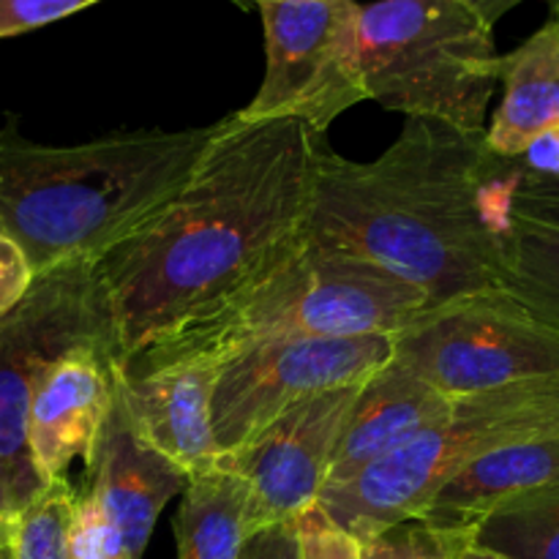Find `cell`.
<instances>
[{"label":"cell","mask_w":559,"mask_h":559,"mask_svg":"<svg viewBox=\"0 0 559 559\" xmlns=\"http://www.w3.org/2000/svg\"><path fill=\"white\" fill-rule=\"evenodd\" d=\"M300 559H360V540L338 527L320 506L295 519Z\"/></svg>","instance_id":"cell-24"},{"label":"cell","mask_w":559,"mask_h":559,"mask_svg":"<svg viewBox=\"0 0 559 559\" xmlns=\"http://www.w3.org/2000/svg\"><path fill=\"white\" fill-rule=\"evenodd\" d=\"M426 309L429 298L396 273L304 240L276 271L153 342L120 369L136 374L183 360L222 366L240 349L284 338L396 336Z\"/></svg>","instance_id":"cell-4"},{"label":"cell","mask_w":559,"mask_h":559,"mask_svg":"<svg viewBox=\"0 0 559 559\" xmlns=\"http://www.w3.org/2000/svg\"><path fill=\"white\" fill-rule=\"evenodd\" d=\"M358 391L360 382L314 393L216 459V469L246 486L243 538L317 506Z\"/></svg>","instance_id":"cell-11"},{"label":"cell","mask_w":559,"mask_h":559,"mask_svg":"<svg viewBox=\"0 0 559 559\" xmlns=\"http://www.w3.org/2000/svg\"><path fill=\"white\" fill-rule=\"evenodd\" d=\"M71 559H129L123 535L87 491H80L69 530Z\"/></svg>","instance_id":"cell-23"},{"label":"cell","mask_w":559,"mask_h":559,"mask_svg":"<svg viewBox=\"0 0 559 559\" xmlns=\"http://www.w3.org/2000/svg\"><path fill=\"white\" fill-rule=\"evenodd\" d=\"M462 559H506V557L495 555V551H489V549H480V546H473V549L464 551Z\"/></svg>","instance_id":"cell-30"},{"label":"cell","mask_w":559,"mask_h":559,"mask_svg":"<svg viewBox=\"0 0 559 559\" xmlns=\"http://www.w3.org/2000/svg\"><path fill=\"white\" fill-rule=\"evenodd\" d=\"M118 371V344H91L44 374L27 413V445L44 486L63 480L74 459L87 464L112 409Z\"/></svg>","instance_id":"cell-12"},{"label":"cell","mask_w":559,"mask_h":559,"mask_svg":"<svg viewBox=\"0 0 559 559\" xmlns=\"http://www.w3.org/2000/svg\"><path fill=\"white\" fill-rule=\"evenodd\" d=\"M238 3H273V0H238Z\"/></svg>","instance_id":"cell-34"},{"label":"cell","mask_w":559,"mask_h":559,"mask_svg":"<svg viewBox=\"0 0 559 559\" xmlns=\"http://www.w3.org/2000/svg\"><path fill=\"white\" fill-rule=\"evenodd\" d=\"M549 22L559 31V0H551V20Z\"/></svg>","instance_id":"cell-32"},{"label":"cell","mask_w":559,"mask_h":559,"mask_svg":"<svg viewBox=\"0 0 559 559\" xmlns=\"http://www.w3.org/2000/svg\"><path fill=\"white\" fill-rule=\"evenodd\" d=\"M451 404V399L391 358L360 382L358 399L331 459L322 489L349 484L371 464L402 451L420 431L445 418Z\"/></svg>","instance_id":"cell-15"},{"label":"cell","mask_w":559,"mask_h":559,"mask_svg":"<svg viewBox=\"0 0 559 559\" xmlns=\"http://www.w3.org/2000/svg\"><path fill=\"white\" fill-rule=\"evenodd\" d=\"M475 546V530H442L404 519L360 540V559H462Z\"/></svg>","instance_id":"cell-22"},{"label":"cell","mask_w":559,"mask_h":559,"mask_svg":"<svg viewBox=\"0 0 559 559\" xmlns=\"http://www.w3.org/2000/svg\"><path fill=\"white\" fill-rule=\"evenodd\" d=\"M366 96L407 118L484 134L497 87L495 27L464 0H377L360 5Z\"/></svg>","instance_id":"cell-5"},{"label":"cell","mask_w":559,"mask_h":559,"mask_svg":"<svg viewBox=\"0 0 559 559\" xmlns=\"http://www.w3.org/2000/svg\"><path fill=\"white\" fill-rule=\"evenodd\" d=\"M205 129L118 131L85 145H38L0 134V233L33 276L96 262L180 189Z\"/></svg>","instance_id":"cell-3"},{"label":"cell","mask_w":559,"mask_h":559,"mask_svg":"<svg viewBox=\"0 0 559 559\" xmlns=\"http://www.w3.org/2000/svg\"><path fill=\"white\" fill-rule=\"evenodd\" d=\"M33 271L20 246L0 233V317L14 309L33 284Z\"/></svg>","instance_id":"cell-26"},{"label":"cell","mask_w":559,"mask_h":559,"mask_svg":"<svg viewBox=\"0 0 559 559\" xmlns=\"http://www.w3.org/2000/svg\"><path fill=\"white\" fill-rule=\"evenodd\" d=\"M243 480L216 467L194 475L175 516L178 559H238L243 546Z\"/></svg>","instance_id":"cell-19"},{"label":"cell","mask_w":559,"mask_h":559,"mask_svg":"<svg viewBox=\"0 0 559 559\" xmlns=\"http://www.w3.org/2000/svg\"><path fill=\"white\" fill-rule=\"evenodd\" d=\"M91 344H118L96 262L41 273L0 317V511L9 519L44 489L27 445L36 388L63 355Z\"/></svg>","instance_id":"cell-7"},{"label":"cell","mask_w":559,"mask_h":559,"mask_svg":"<svg viewBox=\"0 0 559 559\" xmlns=\"http://www.w3.org/2000/svg\"><path fill=\"white\" fill-rule=\"evenodd\" d=\"M559 437V374L456 399L451 413L349 484L322 489L317 506L353 538L418 519L467 464L500 448Z\"/></svg>","instance_id":"cell-6"},{"label":"cell","mask_w":559,"mask_h":559,"mask_svg":"<svg viewBox=\"0 0 559 559\" xmlns=\"http://www.w3.org/2000/svg\"><path fill=\"white\" fill-rule=\"evenodd\" d=\"M522 175L544 180H559V126L535 136L519 158H513Z\"/></svg>","instance_id":"cell-28"},{"label":"cell","mask_w":559,"mask_h":559,"mask_svg":"<svg viewBox=\"0 0 559 559\" xmlns=\"http://www.w3.org/2000/svg\"><path fill=\"white\" fill-rule=\"evenodd\" d=\"M464 3H467L469 9L478 11V14L484 16L491 27H495L497 22L508 14V11H513L519 3H524V0H464Z\"/></svg>","instance_id":"cell-29"},{"label":"cell","mask_w":559,"mask_h":559,"mask_svg":"<svg viewBox=\"0 0 559 559\" xmlns=\"http://www.w3.org/2000/svg\"><path fill=\"white\" fill-rule=\"evenodd\" d=\"M559 480V437L500 448L459 469L420 511V522L442 530H478L489 513Z\"/></svg>","instance_id":"cell-17"},{"label":"cell","mask_w":559,"mask_h":559,"mask_svg":"<svg viewBox=\"0 0 559 559\" xmlns=\"http://www.w3.org/2000/svg\"><path fill=\"white\" fill-rule=\"evenodd\" d=\"M93 3L98 0H0V38L36 31Z\"/></svg>","instance_id":"cell-25"},{"label":"cell","mask_w":559,"mask_h":559,"mask_svg":"<svg viewBox=\"0 0 559 559\" xmlns=\"http://www.w3.org/2000/svg\"><path fill=\"white\" fill-rule=\"evenodd\" d=\"M5 527H9V516H5V513L0 511V533H5Z\"/></svg>","instance_id":"cell-33"},{"label":"cell","mask_w":559,"mask_h":559,"mask_svg":"<svg viewBox=\"0 0 559 559\" xmlns=\"http://www.w3.org/2000/svg\"><path fill=\"white\" fill-rule=\"evenodd\" d=\"M325 134L304 120L213 123L167 202L96 260L120 364L211 314L304 246Z\"/></svg>","instance_id":"cell-1"},{"label":"cell","mask_w":559,"mask_h":559,"mask_svg":"<svg viewBox=\"0 0 559 559\" xmlns=\"http://www.w3.org/2000/svg\"><path fill=\"white\" fill-rule=\"evenodd\" d=\"M393 358L456 402L559 374V331L491 289L426 309L393 336Z\"/></svg>","instance_id":"cell-8"},{"label":"cell","mask_w":559,"mask_h":559,"mask_svg":"<svg viewBox=\"0 0 559 559\" xmlns=\"http://www.w3.org/2000/svg\"><path fill=\"white\" fill-rule=\"evenodd\" d=\"M393 358V336L284 338L240 349L218 366L211 431L218 456L249 442L314 393L358 385Z\"/></svg>","instance_id":"cell-10"},{"label":"cell","mask_w":559,"mask_h":559,"mask_svg":"<svg viewBox=\"0 0 559 559\" xmlns=\"http://www.w3.org/2000/svg\"><path fill=\"white\" fill-rule=\"evenodd\" d=\"M497 289L559 331V180L530 178L516 167Z\"/></svg>","instance_id":"cell-16"},{"label":"cell","mask_w":559,"mask_h":559,"mask_svg":"<svg viewBox=\"0 0 559 559\" xmlns=\"http://www.w3.org/2000/svg\"><path fill=\"white\" fill-rule=\"evenodd\" d=\"M0 559H11V549H9V527H5V533H0Z\"/></svg>","instance_id":"cell-31"},{"label":"cell","mask_w":559,"mask_h":559,"mask_svg":"<svg viewBox=\"0 0 559 559\" xmlns=\"http://www.w3.org/2000/svg\"><path fill=\"white\" fill-rule=\"evenodd\" d=\"M238 559H300L295 522L273 524V527L246 535Z\"/></svg>","instance_id":"cell-27"},{"label":"cell","mask_w":559,"mask_h":559,"mask_svg":"<svg viewBox=\"0 0 559 559\" xmlns=\"http://www.w3.org/2000/svg\"><path fill=\"white\" fill-rule=\"evenodd\" d=\"M218 366L202 360L118 371V393L126 415L147 445L167 456L189 478L216 467L211 431V396Z\"/></svg>","instance_id":"cell-14"},{"label":"cell","mask_w":559,"mask_h":559,"mask_svg":"<svg viewBox=\"0 0 559 559\" xmlns=\"http://www.w3.org/2000/svg\"><path fill=\"white\" fill-rule=\"evenodd\" d=\"M80 491L69 480L44 486L9 519L11 559H71L69 530Z\"/></svg>","instance_id":"cell-21"},{"label":"cell","mask_w":559,"mask_h":559,"mask_svg":"<svg viewBox=\"0 0 559 559\" xmlns=\"http://www.w3.org/2000/svg\"><path fill=\"white\" fill-rule=\"evenodd\" d=\"M516 164L431 118H407L371 162L320 151L304 240L364 257L415 284L429 306L491 293Z\"/></svg>","instance_id":"cell-2"},{"label":"cell","mask_w":559,"mask_h":559,"mask_svg":"<svg viewBox=\"0 0 559 559\" xmlns=\"http://www.w3.org/2000/svg\"><path fill=\"white\" fill-rule=\"evenodd\" d=\"M500 109L486 129V147L500 158H519L524 147L559 126V31L546 22L513 52L497 60Z\"/></svg>","instance_id":"cell-18"},{"label":"cell","mask_w":559,"mask_h":559,"mask_svg":"<svg viewBox=\"0 0 559 559\" xmlns=\"http://www.w3.org/2000/svg\"><path fill=\"white\" fill-rule=\"evenodd\" d=\"M87 495L120 530L129 559H142L164 506L175 495H183L191 480L183 469L142 440L126 415L118 391L87 459Z\"/></svg>","instance_id":"cell-13"},{"label":"cell","mask_w":559,"mask_h":559,"mask_svg":"<svg viewBox=\"0 0 559 559\" xmlns=\"http://www.w3.org/2000/svg\"><path fill=\"white\" fill-rule=\"evenodd\" d=\"M265 25V80L240 120H304L328 126L366 102L355 0H273L257 3Z\"/></svg>","instance_id":"cell-9"},{"label":"cell","mask_w":559,"mask_h":559,"mask_svg":"<svg viewBox=\"0 0 559 559\" xmlns=\"http://www.w3.org/2000/svg\"><path fill=\"white\" fill-rule=\"evenodd\" d=\"M475 546L506 559H559V480L489 513L475 530Z\"/></svg>","instance_id":"cell-20"}]
</instances>
